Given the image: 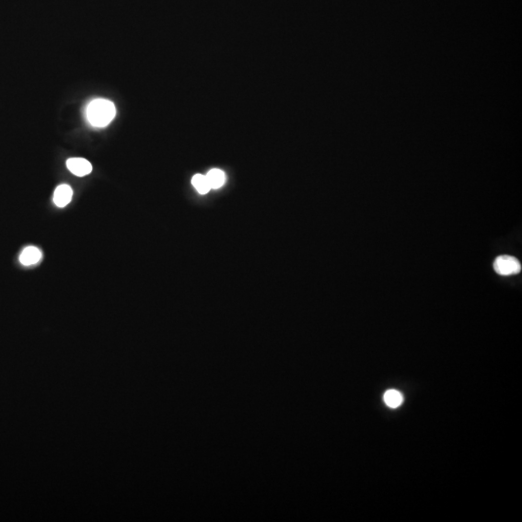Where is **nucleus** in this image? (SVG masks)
Returning <instances> with one entry per match:
<instances>
[{"instance_id":"nucleus-5","label":"nucleus","mask_w":522,"mask_h":522,"mask_svg":"<svg viewBox=\"0 0 522 522\" xmlns=\"http://www.w3.org/2000/svg\"><path fill=\"white\" fill-rule=\"evenodd\" d=\"M42 258V253L35 247L25 248L20 256V261L24 266H30L36 264Z\"/></svg>"},{"instance_id":"nucleus-4","label":"nucleus","mask_w":522,"mask_h":522,"mask_svg":"<svg viewBox=\"0 0 522 522\" xmlns=\"http://www.w3.org/2000/svg\"><path fill=\"white\" fill-rule=\"evenodd\" d=\"M73 197V190L69 185L63 184L58 186L53 195V202L58 207H65L68 205Z\"/></svg>"},{"instance_id":"nucleus-2","label":"nucleus","mask_w":522,"mask_h":522,"mask_svg":"<svg viewBox=\"0 0 522 522\" xmlns=\"http://www.w3.org/2000/svg\"><path fill=\"white\" fill-rule=\"evenodd\" d=\"M493 268L500 276H511L521 271V264L513 256L500 255L494 260Z\"/></svg>"},{"instance_id":"nucleus-3","label":"nucleus","mask_w":522,"mask_h":522,"mask_svg":"<svg viewBox=\"0 0 522 522\" xmlns=\"http://www.w3.org/2000/svg\"><path fill=\"white\" fill-rule=\"evenodd\" d=\"M66 164L72 173L80 177L85 176L92 171L91 163L83 158H71Z\"/></svg>"},{"instance_id":"nucleus-1","label":"nucleus","mask_w":522,"mask_h":522,"mask_svg":"<svg viewBox=\"0 0 522 522\" xmlns=\"http://www.w3.org/2000/svg\"><path fill=\"white\" fill-rule=\"evenodd\" d=\"M116 114L115 106L112 102L104 99H96L90 102L86 108V117L93 127L107 126Z\"/></svg>"},{"instance_id":"nucleus-8","label":"nucleus","mask_w":522,"mask_h":522,"mask_svg":"<svg viewBox=\"0 0 522 522\" xmlns=\"http://www.w3.org/2000/svg\"><path fill=\"white\" fill-rule=\"evenodd\" d=\"M192 184L197 189V192L201 195L207 194L211 190V187L209 185L206 175L196 174L192 179Z\"/></svg>"},{"instance_id":"nucleus-6","label":"nucleus","mask_w":522,"mask_h":522,"mask_svg":"<svg viewBox=\"0 0 522 522\" xmlns=\"http://www.w3.org/2000/svg\"><path fill=\"white\" fill-rule=\"evenodd\" d=\"M211 189H219L225 182L224 172L220 169H212L206 175Z\"/></svg>"},{"instance_id":"nucleus-7","label":"nucleus","mask_w":522,"mask_h":522,"mask_svg":"<svg viewBox=\"0 0 522 522\" xmlns=\"http://www.w3.org/2000/svg\"><path fill=\"white\" fill-rule=\"evenodd\" d=\"M384 402L390 408H397L402 404L403 396L396 390H389L384 394Z\"/></svg>"}]
</instances>
